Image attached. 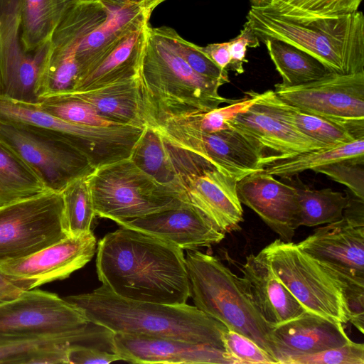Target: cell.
<instances>
[{
  "label": "cell",
  "instance_id": "6da1fadb",
  "mask_svg": "<svg viewBox=\"0 0 364 364\" xmlns=\"http://www.w3.org/2000/svg\"><path fill=\"white\" fill-rule=\"evenodd\" d=\"M96 252L99 280L121 297L170 305L190 297L183 250L170 242L121 227L105 235Z\"/></svg>",
  "mask_w": 364,
  "mask_h": 364
},
{
  "label": "cell",
  "instance_id": "7a4b0ae2",
  "mask_svg": "<svg viewBox=\"0 0 364 364\" xmlns=\"http://www.w3.org/2000/svg\"><path fill=\"white\" fill-rule=\"evenodd\" d=\"M64 299L78 307L90 322L114 333L176 339L224 350L222 336L228 328L195 306L130 300L103 284L90 293Z\"/></svg>",
  "mask_w": 364,
  "mask_h": 364
},
{
  "label": "cell",
  "instance_id": "3957f363",
  "mask_svg": "<svg viewBox=\"0 0 364 364\" xmlns=\"http://www.w3.org/2000/svg\"><path fill=\"white\" fill-rule=\"evenodd\" d=\"M137 78L149 126L236 101L221 96L218 90L224 83L194 71L149 23Z\"/></svg>",
  "mask_w": 364,
  "mask_h": 364
},
{
  "label": "cell",
  "instance_id": "277c9868",
  "mask_svg": "<svg viewBox=\"0 0 364 364\" xmlns=\"http://www.w3.org/2000/svg\"><path fill=\"white\" fill-rule=\"evenodd\" d=\"M247 21L259 41L277 39L315 58L331 73L364 72V16L291 18L252 6Z\"/></svg>",
  "mask_w": 364,
  "mask_h": 364
},
{
  "label": "cell",
  "instance_id": "5b68a950",
  "mask_svg": "<svg viewBox=\"0 0 364 364\" xmlns=\"http://www.w3.org/2000/svg\"><path fill=\"white\" fill-rule=\"evenodd\" d=\"M185 259L195 306L274 357L272 327L257 310L241 277L216 257L198 250H186Z\"/></svg>",
  "mask_w": 364,
  "mask_h": 364
},
{
  "label": "cell",
  "instance_id": "8992f818",
  "mask_svg": "<svg viewBox=\"0 0 364 364\" xmlns=\"http://www.w3.org/2000/svg\"><path fill=\"white\" fill-rule=\"evenodd\" d=\"M257 255L307 311L343 324L349 321L346 289L350 280L360 279L336 273L296 243L281 239L267 245Z\"/></svg>",
  "mask_w": 364,
  "mask_h": 364
},
{
  "label": "cell",
  "instance_id": "52a82bcc",
  "mask_svg": "<svg viewBox=\"0 0 364 364\" xmlns=\"http://www.w3.org/2000/svg\"><path fill=\"white\" fill-rule=\"evenodd\" d=\"M87 181L95 216L116 223L183 203L170 196L129 158L95 168Z\"/></svg>",
  "mask_w": 364,
  "mask_h": 364
},
{
  "label": "cell",
  "instance_id": "ba28073f",
  "mask_svg": "<svg viewBox=\"0 0 364 364\" xmlns=\"http://www.w3.org/2000/svg\"><path fill=\"white\" fill-rule=\"evenodd\" d=\"M167 144L181 201L196 207L223 232L239 230L244 219L237 181L199 156Z\"/></svg>",
  "mask_w": 364,
  "mask_h": 364
},
{
  "label": "cell",
  "instance_id": "9c48e42d",
  "mask_svg": "<svg viewBox=\"0 0 364 364\" xmlns=\"http://www.w3.org/2000/svg\"><path fill=\"white\" fill-rule=\"evenodd\" d=\"M0 141L33 169L49 191L61 192L95 170L65 136L55 131L0 122Z\"/></svg>",
  "mask_w": 364,
  "mask_h": 364
},
{
  "label": "cell",
  "instance_id": "30bf717a",
  "mask_svg": "<svg viewBox=\"0 0 364 364\" xmlns=\"http://www.w3.org/2000/svg\"><path fill=\"white\" fill-rule=\"evenodd\" d=\"M152 127L169 144L199 156L237 181L264 170L267 155L232 129L205 132L187 115L171 117Z\"/></svg>",
  "mask_w": 364,
  "mask_h": 364
},
{
  "label": "cell",
  "instance_id": "8fae6325",
  "mask_svg": "<svg viewBox=\"0 0 364 364\" xmlns=\"http://www.w3.org/2000/svg\"><path fill=\"white\" fill-rule=\"evenodd\" d=\"M61 192L0 208V263L27 257L68 237Z\"/></svg>",
  "mask_w": 364,
  "mask_h": 364
},
{
  "label": "cell",
  "instance_id": "7c38bea8",
  "mask_svg": "<svg viewBox=\"0 0 364 364\" xmlns=\"http://www.w3.org/2000/svg\"><path fill=\"white\" fill-rule=\"evenodd\" d=\"M274 92L287 103L364 136V72L330 73L304 84L277 83Z\"/></svg>",
  "mask_w": 364,
  "mask_h": 364
},
{
  "label": "cell",
  "instance_id": "4fadbf2b",
  "mask_svg": "<svg viewBox=\"0 0 364 364\" xmlns=\"http://www.w3.org/2000/svg\"><path fill=\"white\" fill-rule=\"evenodd\" d=\"M89 323L78 307L48 291L25 290L0 304V338L70 333Z\"/></svg>",
  "mask_w": 364,
  "mask_h": 364
},
{
  "label": "cell",
  "instance_id": "5bb4252c",
  "mask_svg": "<svg viewBox=\"0 0 364 364\" xmlns=\"http://www.w3.org/2000/svg\"><path fill=\"white\" fill-rule=\"evenodd\" d=\"M22 0H0L2 95L36 103L35 89L41 70L51 52V40L26 53L21 41Z\"/></svg>",
  "mask_w": 364,
  "mask_h": 364
},
{
  "label": "cell",
  "instance_id": "9a60e30c",
  "mask_svg": "<svg viewBox=\"0 0 364 364\" xmlns=\"http://www.w3.org/2000/svg\"><path fill=\"white\" fill-rule=\"evenodd\" d=\"M92 231L68 236L27 257L0 263V271L24 290L62 280L88 263L97 250Z\"/></svg>",
  "mask_w": 364,
  "mask_h": 364
},
{
  "label": "cell",
  "instance_id": "2e32d148",
  "mask_svg": "<svg viewBox=\"0 0 364 364\" xmlns=\"http://www.w3.org/2000/svg\"><path fill=\"white\" fill-rule=\"evenodd\" d=\"M239 200L252 210L280 239L291 242L299 225V206L294 186L284 183L264 170L237 183Z\"/></svg>",
  "mask_w": 364,
  "mask_h": 364
},
{
  "label": "cell",
  "instance_id": "e0dca14e",
  "mask_svg": "<svg viewBox=\"0 0 364 364\" xmlns=\"http://www.w3.org/2000/svg\"><path fill=\"white\" fill-rule=\"evenodd\" d=\"M117 224L166 240L183 250L210 247L219 244L225 237V233L200 210L186 203L176 208Z\"/></svg>",
  "mask_w": 364,
  "mask_h": 364
},
{
  "label": "cell",
  "instance_id": "ac0fdd59",
  "mask_svg": "<svg viewBox=\"0 0 364 364\" xmlns=\"http://www.w3.org/2000/svg\"><path fill=\"white\" fill-rule=\"evenodd\" d=\"M296 245L337 274L364 279V226L343 216Z\"/></svg>",
  "mask_w": 364,
  "mask_h": 364
},
{
  "label": "cell",
  "instance_id": "d6986e66",
  "mask_svg": "<svg viewBox=\"0 0 364 364\" xmlns=\"http://www.w3.org/2000/svg\"><path fill=\"white\" fill-rule=\"evenodd\" d=\"M228 124L260 148L267 156V151L271 153L264 159V166L299 153L329 147L298 132L255 103L234 116Z\"/></svg>",
  "mask_w": 364,
  "mask_h": 364
},
{
  "label": "cell",
  "instance_id": "ffe728a7",
  "mask_svg": "<svg viewBox=\"0 0 364 364\" xmlns=\"http://www.w3.org/2000/svg\"><path fill=\"white\" fill-rule=\"evenodd\" d=\"M113 345L121 360L132 363L228 364L223 350L202 343L114 333Z\"/></svg>",
  "mask_w": 364,
  "mask_h": 364
},
{
  "label": "cell",
  "instance_id": "44dd1931",
  "mask_svg": "<svg viewBox=\"0 0 364 364\" xmlns=\"http://www.w3.org/2000/svg\"><path fill=\"white\" fill-rule=\"evenodd\" d=\"M274 355L278 363L299 355L338 347L351 340L343 323L306 311L272 328Z\"/></svg>",
  "mask_w": 364,
  "mask_h": 364
},
{
  "label": "cell",
  "instance_id": "7402d4cb",
  "mask_svg": "<svg viewBox=\"0 0 364 364\" xmlns=\"http://www.w3.org/2000/svg\"><path fill=\"white\" fill-rule=\"evenodd\" d=\"M240 270L252 303L272 328L307 311L257 255H248Z\"/></svg>",
  "mask_w": 364,
  "mask_h": 364
},
{
  "label": "cell",
  "instance_id": "603a6c76",
  "mask_svg": "<svg viewBox=\"0 0 364 364\" xmlns=\"http://www.w3.org/2000/svg\"><path fill=\"white\" fill-rule=\"evenodd\" d=\"M66 93L87 104L115 124L147 126L137 75L100 87Z\"/></svg>",
  "mask_w": 364,
  "mask_h": 364
},
{
  "label": "cell",
  "instance_id": "cb8c5ba5",
  "mask_svg": "<svg viewBox=\"0 0 364 364\" xmlns=\"http://www.w3.org/2000/svg\"><path fill=\"white\" fill-rule=\"evenodd\" d=\"M247 92L255 98V104L298 132L326 146H337L358 138L341 126L287 103L274 90H269L261 93L253 90Z\"/></svg>",
  "mask_w": 364,
  "mask_h": 364
},
{
  "label": "cell",
  "instance_id": "d4e9b609",
  "mask_svg": "<svg viewBox=\"0 0 364 364\" xmlns=\"http://www.w3.org/2000/svg\"><path fill=\"white\" fill-rule=\"evenodd\" d=\"M148 24L122 37L112 50L77 82L73 91L94 89L136 76Z\"/></svg>",
  "mask_w": 364,
  "mask_h": 364
},
{
  "label": "cell",
  "instance_id": "484cf974",
  "mask_svg": "<svg viewBox=\"0 0 364 364\" xmlns=\"http://www.w3.org/2000/svg\"><path fill=\"white\" fill-rule=\"evenodd\" d=\"M80 0H22L21 41L26 53L51 40L62 19Z\"/></svg>",
  "mask_w": 364,
  "mask_h": 364
},
{
  "label": "cell",
  "instance_id": "4316f807",
  "mask_svg": "<svg viewBox=\"0 0 364 364\" xmlns=\"http://www.w3.org/2000/svg\"><path fill=\"white\" fill-rule=\"evenodd\" d=\"M102 326L90 322L84 328L65 333L24 337L0 338V363L26 364L28 358L41 348L62 342L98 347L102 342Z\"/></svg>",
  "mask_w": 364,
  "mask_h": 364
},
{
  "label": "cell",
  "instance_id": "83f0119b",
  "mask_svg": "<svg viewBox=\"0 0 364 364\" xmlns=\"http://www.w3.org/2000/svg\"><path fill=\"white\" fill-rule=\"evenodd\" d=\"M48 191L33 169L0 141V208Z\"/></svg>",
  "mask_w": 364,
  "mask_h": 364
},
{
  "label": "cell",
  "instance_id": "f1b7e54d",
  "mask_svg": "<svg viewBox=\"0 0 364 364\" xmlns=\"http://www.w3.org/2000/svg\"><path fill=\"white\" fill-rule=\"evenodd\" d=\"M129 159L170 196L181 200L167 142L156 128L146 127Z\"/></svg>",
  "mask_w": 364,
  "mask_h": 364
},
{
  "label": "cell",
  "instance_id": "f546056e",
  "mask_svg": "<svg viewBox=\"0 0 364 364\" xmlns=\"http://www.w3.org/2000/svg\"><path fill=\"white\" fill-rule=\"evenodd\" d=\"M364 157V136L331 147L299 153L267 164L264 171L274 176L290 178L332 162Z\"/></svg>",
  "mask_w": 364,
  "mask_h": 364
},
{
  "label": "cell",
  "instance_id": "4dcf8cb0",
  "mask_svg": "<svg viewBox=\"0 0 364 364\" xmlns=\"http://www.w3.org/2000/svg\"><path fill=\"white\" fill-rule=\"evenodd\" d=\"M262 42L285 85L309 82L331 73L317 59L289 43L274 38Z\"/></svg>",
  "mask_w": 364,
  "mask_h": 364
},
{
  "label": "cell",
  "instance_id": "1f68e13d",
  "mask_svg": "<svg viewBox=\"0 0 364 364\" xmlns=\"http://www.w3.org/2000/svg\"><path fill=\"white\" fill-rule=\"evenodd\" d=\"M299 206V225L315 227L341 219L350 197L331 188L295 186Z\"/></svg>",
  "mask_w": 364,
  "mask_h": 364
},
{
  "label": "cell",
  "instance_id": "d6a6232c",
  "mask_svg": "<svg viewBox=\"0 0 364 364\" xmlns=\"http://www.w3.org/2000/svg\"><path fill=\"white\" fill-rule=\"evenodd\" d=\"M64 222L68 236L90 232L95 217L87 176L70 182L62 191Z\"/></svg>",
  "mask_w": 364,
  "mask_h": 364
},
{
  "label": "cell",
  "instance_id": "836d02e7",
  "mask_svg": "<svg viewBox=\"0 0 364 364\" xmlns=\"http://www.w3.org/2000/svg\"><path fill=\"white\" fill-rule=\"evenodd\" d=\"M363 0H267L262 5L283 16L306 18L354 13Z\"/></svg>",
  "mask_w": 364,
  "mask_h": 364
},
{
  "label": "cell",
  "instance_id": "e575fe53",
  "mask_svg": "<svg viewBox=\"0 0 364 364\" xmlns=\"http://www.w3.org/2000/svg\"><path fill=\"white\" fill-rule=\"evenodd\" d=\"M38 103L44 111L68 122L97 127L118 125L101 117L87 104L67 93L41 98Z\"/></svg>",
  "mask_w": 364,
  "mask_h": 364
},
{
  "label": "cell",
  "instance_id": "d590c367",
  "mask_svg": "<svg viewBox=\"0 0 364 364\" xmlns=\"http://www.w3.org/2000/svg\"><path fill=\"white\" fill-rule=\"evenodd\" d=\"M157 28L174 50L197 73L210 79L219 80L224 84L230 82L228 72L219 68L202 50L200 46L185 40L171 27L163 26Z\"/></svg>",
  "mask_w": 364,
  "mask_h": 364
},
{
  "label": "cell",
  "instance_id": "8d00e7d4",
  "mask_svg": "<svg viewBox=\"0 0 364 364\" xmlns=\"http://www.w3.org/2000/svg\"><path fill=\"white\" fill-rule=\"evenodd\" d=\"M222 341L228 364L278 363L273 355L236 331L228 329L223 333Z\"/></svg>",
  "mask_w": 364,
  "mask_h": 364
},
{
  "label": "cell",
  "instance_id": "74e56055",
  "mask_svg": "<svg viewBox=\"0 0 364 364\" xmlns=\"http://www.w3.org/2000/svg\"><path fill=\"white\" fill-rule=\"evenodd\" d=\"M282 364H364V344L351 341L316 353L289 357Z\"/></svg>",
  "mask_w": 364,
  "mask_h": 364
},
{
  "label": "cell",
  "instance_id": "f35d334b",
  "mask_svg": "<svg viewBox=\"0 0 364 364\" xmlns=\"http://www.w3.org/2000/svg\"><path fill=\"white\" fill-rule=\"evenodd\" d=\"M314 171L347 186L356 198L364 200V157L332 162Z\"/></svg>",
  "mask_w": 364,
  "mask_h": 364
},
{
  "label": "cell",
  "instance_id": "ab89813d",
  "mask_svg": "<svg viewBox=\"0 0 364 364\" xmlns=\"http://www.w3.org/2000/svg\"><path fill=\"white\" fill-rule=\"evenodd\" d=\"M230 55L229 70L234 71L237 75L244 73L243 64L247 62L246 59L247 48L259 46V40L255 34L249 23L246 21L235 38L228 41Z\"/></svg>",
  "mask_w": 364,
  "mask_h": 364
},
{
  "label": "cell",
  "instance_id": "60d3db41",
  "mask_svg": "<svg viewBox=\"0 0 364 364\" xmlns=\"http://www.w3.org/2000/svg\"><path fill=\"white\" fill-rule=\"evenodd\" d=\"M69 364H107L121 360L114 353L99 348L82 345H72L68 353Z\"/></svg>",
  "mask_w": 364,
  "mask_h": 364
},
{
  "label": "cell",
  "instance_id": "b9f144b4",
  "mask_svg": "<svg viewBox=\"0 0 364 364\" xmlns=\"http://www.w3.org/2000/svg\"><path fill=\"white\" fill-rule=\"evenodd\" d=\"M200 48L219 68L228 72L231 61L228 42L211 43Z\"/></svg>",
  "mask_w": 364,
  "mask_h": 364
},
{
  "label": "cell",
  "instance_id": "7bdbcfd3",
  "mask_svg": "<svg viewBox=\"0 0 364 364\" xmlns=\"http://www.w3.org/2000/svg\"><path fill=\"white\" fill-rule=\"evenodd\" d=\"M23 291L0 271V304L18 297Z\"/></svg>",
  "mask_w": 364,
  "mask_h": 364
},
{
  "label": "cell",
  "instance_id": "ee69618b",
  "mask_svg": "<svg viewBox=\"0 0 364 364\" xmlns=\"http://www.w3.org/2000/svg\"><path fill=\"white\" fill-rule=\"evenodd\" d=\"M100 1L107 5L114 6H124L128 5H140V4H160L165 0H92Z\"/></svg>",
  "mask_w": 364,
  "mask_h": 364
},
{
  "label": "cell",
  "instance_id": "f6af8a7d",
  "mask_svg": "<svg viewBox=\"0 0 364 364\" xmlns=\"http://www.w3.org/2000/svg\"><path fill=\"white\" fill-rule=\"evenodd\" d=\"M253 6H262L266 4L267 0H250Z\"/></svg>",
  "mask_w": 364,
  "mask_h": 364
},
{
  "label": "cell",
  "instance_id": "bcb514c9",
  "mask_svg": "<svg viewBox=\"0 0 364 364\" xmlns=\"http://www.w3.org/2000/svg\"><path fill=\"white\" fill-rule=\"evenodd\" d=\"M1 65V44H0V95L1 94V92H2Z\"/></svg>",
  "mask_w": 364,
  "mask_h": 364
}]
</instances>
